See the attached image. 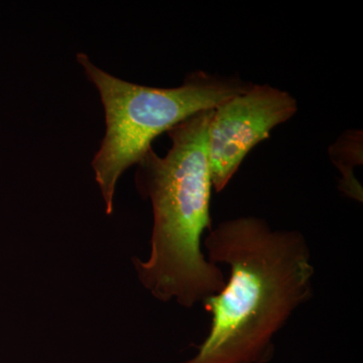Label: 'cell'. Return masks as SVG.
Returning <instances> with one entry per match:
<instances>
[{"mask_svg": "<svg viewBox=\"0 0 363 363\" xmlns=\"http://www.w3.org/2000/svg\"><path fill=\"white\" fill-rule=\"evenodd\" d=\"M207 259L229 267L220 292L203 301L211 324L186 363H264L274 338L313 297L311 250L297 230L272 229L259 217H238L208 231Z\"/></svg>", "mask_w": 363, "mask_h": 363, "instance_id": "obj_1", "label": "cell"}, {"mask_svg": "<svg viewBox=\"0 0 363 363\" xmlns=\"http://www.w3.org/2000/svg\"><path fill=\"white\" fill-rule=\"evenodd\" d=\"M214 109L172 128L168 154L157 156L152 147L136 169V187L154 213L150 257L133 259L138 279L157 300L186 308L220 292L226 281L201 247L203 233L212 228L207 133Z\"/></svg>", "mask_w": 363, "mask_h": 363, "instance_id": "obj_2", "label": "cell"}, {"mask_svg": "<svg viewBox=\"0 0 363 363\" xmlns=\"http://www.w3.org/2000/svg\"><path fill=\"white\" fill-rule=\"evenodd\" d=\"M77 62L104 107L106 131L92 168L107 215L113 212L118 179L142 161L155 138L198 112L216 108L252 84L199 71L179 87H147L114 77L94 65L85 52H79Z\"/></svg>", "mask_w": 363, "mask_h": 363, "instance_id": "obj_3", "label": "cell"}, {"mask_svg": "<svg viewBox=\"0 0 363 363\" xmlns=\"http://www.w3.org/2000/svg\"><path fill=\"white\" fill-rule=\"evenodd\" d=\"M298 111V102L286 91L267 84L247 89L214 109L207 133L212 189L219 193L240 169L241 162L279 124Z\"/></svg>", "mask_w": 363, "mask_h": 363, "instance_id": "obj_4", "label": "cell"}, {"mask_svg": "<svg viewBox=\"0 0 363 363\" xmlns=\"http://www.w3.org/2000/svg\"><path fill=\"white\" fill-rule=\"evenodd\" d=\"M332 161L342 173V191L362 201V191L354 178L353 168L362 164V131L344 133L329 150Z\"/></svg>", "mask_w": 363, "mask_h": 363, "instance_id": "obj_5", "label": "cell"}]
</instances>
